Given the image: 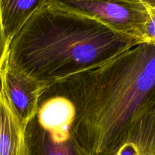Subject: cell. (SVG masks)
<instances>
[{"mask_svg": "<svg viewBox=\"0 0 155 155\" xmlns=\"http://www.w3.org/2000/svg\"><path fill=\"white\" fill-rule=\"evenodd\" d=\"M60 84L75 106V145L105 155L137 117L155 110V44H136Z\"/></svg>", "mask_w": 155, "mask_h": 155, "instance_id": "1", "label": "cell"}, {"mask_svg": "<svg viewBox=\"0 0 155 155\" xmlns=\"http://www.w3.org/2000/svg\"><path fill=\"white\" fill-rule=\"evenodd\" d=\"M140 43L94 19L46 5L13 38L7 58L49 90Z\"/></svg>", "mask_w": 155, "mask_h": 155, "instance_id": "2", "label": "cell"}, {"mask_svg": "<svg viewBox=\"0 0 155 155\" xmlns=\"http://www.w3.org/2000/svg\"><path fill=\"white\" fill-rule=\"evenodd\" d=\"M56 10L94 19L144 43L148 10L144 0H47Z\"/></svg>", "mask_w": 155, "mask_h": 155, "instance_id": "3", "label": "cell"}, {"mask_svg": "<svg viewBox=\"0 0 155 155\" xmlns=\"http://www.w3.org/2000/svg\"><path fill=\"white\" fill-rule=\"evenodd\" d=\"M0 84L22 124L26 128L38 113L40 101L47 89L5 58L0 68Z\"/></svg>", "mask_w": 155, "mask_h": 155, "instance_id": "4", "label": "cell"}, {"mask_svg": "<svg viewBox=\"0 0 155 155\" xmlns=\"http://www.w3.org/2000/svg\"><path fill=\"white\" fill-rule=\"evenodd\" d=\"M105 155H155V110L137 117Z\"/></svg>", "mask_w": 155, "mask_h": 155, "instance_id": "5", "label": "cell"}, {"mask_svg": "<svg viewBox=\"0 0 155 155\" xmlns=\"http://www.w3.org/2000/svg\"><path fill=\"white\" fill-rule=\"evenodd\" d=\"M76 116L75 106L66 96H55L40 106L37 121L40 127L55 141L71 138V127Z\"/></svg>", "mask_w": 155, "mask_h": 155, "instance_id": "6", "label": "cell"}, {"mask_svg": "<svg viewBox=\"0 0 155 155\" xmlns=\"http://www.w3.org/2000/svg\"><path fill=\"white\" fill-rule=\"evenodd\" d=\"M0 155H28V128L18 117L1 84Z\"/></svg>", "mask_w": 155, "mask_h": 155, "instance_id": "7", "label": "cell"}, {"mask_svg": "<svg viewBox=\"0 0 155 155\" xmlns=\"http://www.w3.org/2000/svg\"><path fill=\"white\" fill-rule=\"evenodd\" d=\"M47 4V0H1L2 26L8 44L33 15Z\"/></svg>", "mask_w": 155, "mask_h": 155, "instance_id": "8", "label": "cell"}, {"mask_svg": "<svg viewBox=\"0 0 155 155\" xmlns=\"http://www.w3.org/2000/svg\"><path fill=\"white\" fill-rule=\"evenodd\" d=\"M37 129H28V155H85L74 144L72 138L55 141L37 123Z\"/></svg>", "mask_w": 155, "mask_h": 155, "instance_id": "9", "label": "cell"}, {"mask_svg": "<svg viewBox=\"0 0 155 155\" xmlns=\"http://www.w3.org/2000/svg\"><path fill=\"white\" fill-rule=\"evenodd\" d=\"M148 10V21L145 28L144 43L155 44V0H144Z\"/></svg>", "mask_w": 155, "mask_h": 155, "instance_id": "10", "label": "cell"}, {"mask_svg": "<svg viewBox=\"0 0 155 155\" xmlns=\"http://www.w3.org/2000/svg\"><path fill=\"white\" fill-rule=\"evenodd\" d=\"M8 47H9V44L5 38L3 26H2V15H1V0H0V68L2 67L5 56L8 53Z\"/></svg>", "mask_w": 155, "mask_h": 155, "instance_id": "11", "label": "cell"}]
</instances>
